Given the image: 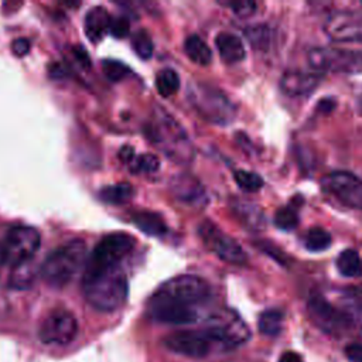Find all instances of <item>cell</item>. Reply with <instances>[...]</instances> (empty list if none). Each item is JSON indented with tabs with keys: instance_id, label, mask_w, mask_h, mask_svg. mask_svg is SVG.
<instances>
[{
	"instance_id": "6da1fadb",
	"label": "cell",
	"mask_w": 362,
	"mask_h": 362,
	"mask_svg": "<svg viewBox=\"0 0 362 362\" xmlns=\"http://www.w3.org/2000/svg\"><path fill=\"white\" fill-rule=\"evenodd\" d=\"M208 283L194 274H181L163 283L147 303V315L160 324L185 325L199 318L198 307L209 298Z\"/></svg>"
},
{
	"instance_id": "7a4b0ae2",
	"label": "cell",
	"mask_w": 362,
	"mask_h": 362,
	"mask_svg": "<svg viewBox=\"0 0 362 362\" xmlns=\"http://www.w3.org/2000/svg\"><path fill=\"white\" fill-rule=\"evenodd\" d=\"M82 293L95 310L103 313L115 311L127 298V277L122 267L83 272Z\"/></svg>"
},
{
	"instance_id": "3957f363",
	"label": "cell",
	"mask_w": 362,
	"mask_h": 362,
	"mask_svg": "<svg viewBox=\"0 0 362 362\" xmlns=\"http://www.w3.org/2000/svg\"><path fill=\"white\" fill-rule=\"evenodd\" d=\"M86 252V243L82 239L64 243L45 257L40 267L41 277L52 287L68 284L79 269L85 266Z\"/></svg>"
},
{
	"instance_id": "277c9868",
	"label": "cell",
	"mask_w": 362,
	"mask_h": 362,
	"mask_svg": "<svg viewBox=\"0 0 362 362\" xmlns=\"http://www.w3.org/2000/svg\"><path fill=\"white\" fill-rule=\"evenodd\" d=\"M188 99L195 110L208 122L229 124L236 116V107L229 98L211 85L194 82L188 88Z\"/></svg>"
},
{
	"instance_id": "5b68a950",
	"label": "cell",
	"mask_w": 362,
	"mask_h": 362,
	"mask_svg": "<svg viewBox=\"0 0 362 362\" xmlns=\"http://www.w3.org/2000/svg\"><path fill=\"white\" fill-rule=\"evenodd\" d=\"M41 243L40 233L33 226L18 225L7 230L0 245V263L16 267L33 260Z\"/></svg>"
},
{
	"instance_id": "8992f818",
	"label": "cell",
	"mask_w": 362,
	"mask_h": 362,
	"mask_svg": "<svg viewBox=\"0 0 362 362\" xmlns=\"http://www.w3.org/2000/svg\"><path fill=\"white\" fill-rule=\"evenodd\" d=\"M136 242L124 232H115L103 236L93 247L85 263V272H98L120 267L123 259L130 255Z\"/></svg>"
},
{
	"instance_id": "52a82bcc",
	"label": "cell",
	"mask_w": 362,
	"mask_h": 362,
	"mask_svg": "<svg viewBox=\"0 0 362 362\" xmlns=\"http://www.w3.org/2000/svg\"><path fill=\"white\" fill-rule=\"evenodd\" d=\"M308 62L321 72L362 74V49L318 47L308 52Z\"/></svg>"
},
{
	"instance_id": "ba28073f",
	"label": "cell",
	"mask_w": 362,
	"mask_h": 362,
	"mask_svg": "<svg viewBox=\"0 0 362 362\" xmlns=\"http://www.w3.org/2000/svg\"><path fill=\"white\" fill-rule=\"evenodd\" d=\"M151 140L173 160L184 163L191 157V144L187 134L165 112L160 115L157 124L151 126Z\"/></svg>"
},
{
	"instance_id": "9c48e42d",
	"label": "cell",
	"mask_w": 362,
	"mask_h": 362,
	"mask_svg": "<svg viewBox=\"0 0 362 362\" xmlns=\"http://www.w3.org/2000/svg\"><path fill=\"white\" fill-rule=\"evenodd\" d=\"M204 331L214 345L223 348L238 346L250 335L246 324L239 318L238 314L229 310L221 311L211 317Z\"/></svg>"
},
{
	"instance_id": "30bf717a",
	"label": "cell",
	"mask_w": 362,
	"mask_h": 362,
	"mask_svg": "<svg viewBox=\"0 0 362 362\" xmlns=\"http://www.w3.org/2000/svg\"><path fill=\"white\" fill-rule=\"evenodd\" d=\"M198 233L205 243V246L214 252L219 259L232 264H243L246 263V253L242 246L229 235L222 232L212 222H202L198 226Z\"/></svg>"
},
{
	"instance_id": "8fae6325",
	"label": "cell",
	"mask_w": 362,
	"mask_h": 362,
	"mask_svg": "<svg viewBox=\"0 0 362 362\" xmlns=\"http://www.w3.org/2000/svg\"><path fill=\"white\" fill-rule=\"evenodd\" d=\"M78 335V321L75 315L66 310H55L49 313L41 322L38 337L44 344L68 345Z\"/></svg>"
},
{
	"instance_id": "7c38bea8",
	"label": "cell",
	"mask_w": 362,
	"mask_h": 362,
	"mask_svg": "<svg viewBox=\"0 0 362 362\" xmlns=\"http://www.w3.org/2000/svg\"><path fill=\"white\" fill-rule=\"evenodd\" d=\"M322 188L341 204L362 211V180L348 171H334L321 178Z\"/></svg>"
},
{
	"instance_id": "4fadbf2b",
	"label": "cell",
	"mask_w": 362,
	"mask_h": 362,
	"mask_svg": "<svg viewBox=\"0 0 362 362\" xmlns=\"http://www.w3.org/2000/svg\"><path fill=\"white\" fill-rule=\"evenodd\" d=\"M324 31L337 42H362V13L334 11L325 20Z\"/></svg>"
},
{
	"instance_id": "5bb4252c",
	"label": "cell",
	"mask_w": 362,
	"mask_h": 362,
	"mask_svg": "<svg viewBox=\"0 0 362 362\" xmlns=\"http://www.w3.org/2000/svg\"><path fill=\"white\" fill-rule=\"evenodd\" d=\"M164 346L174 354L188 358L206 356L214 344L204 329L201 331H178L164 338Z\"/></svg>"
},
{
	"instance_id": "9a60e30c",
	"label": "cell",
	"mask_w": 362,
	"mask_h": 362,
	"mask_svg": "<svg viewBox=\"0 0 362 362\" xmlns=\"http://www.w3.org/2000/svg\"><path fill=\"white\" fill-rule=\"evenodd\" d=\"M308 311L315 324H318L327 332H341L348 328L351 322L345 314L334 308L325 298L320 296L310 298Z\"/></svg>"
},
{
	"instance_id": "2e32d148",
	"label": "cell",
	"mask_w": 362,
	"mask_h": 362,
	"mask_svg": "<svg viewBox=\"0 0 362 362\" xmlns=\"http://www.w3.org/2000/svg\"><path fill=\"white\" fill-rule=\"evenodd\" d=\"M322 75L304 71H287L280 79L281 92L287 96H304L311 93L321 82Z\"/></svg>"
},
{
	"instance_id": "e0dca14e",
	"label": "cell",
	"mask_w": 362,
	"mask_h": 362,
	"mask_svg": "<svg viewBox=\"0 0 362 362\" xmlns=\"http://www.w3.org/2000/svg\"><path fill=\"white\" fill-rule=\"evenodd\" d=\"M171 194L181 202L198 205L205 201V189L201 182L189 174H178L171 178Z\"/></svg>"
},
{
	"instance_id": "ac0fdd59",
	"label": "cell",
	"mask_w": 362,
	"mask_h": 362,
	"mask_svg": "<svg viewBox=\"0 0 362 362\" xmlns=\"http://www.w3.org/2000/svg\"><path fill=\"white\" fill-rule=\"evenodd\" d=\"M112 17L103 7H93L85 17V33L92 42L100 41L107 33Z\"/></svg>"
},
{
	"instance_id": "d6986e66",
	"label": "cell",
	"mask_w": 362,
	"mask_h": 362,
	"mask_svg": "<svg viewBox=\"0 0 362 362\" xmlns=\"http://www.w3.org/2000/svg\"><path fill=\"white\" fill-rule=\"evenodd\" d=\"M215 44H216V48H218V52H219L221 58L226 64L240 62L246 55L242 40L235 34L221 33V34L216 35Z\"/></svg>"
},
{
	"instance_id": "ffe728a7",
	"label": "cell",
	"mask_w": 362,
	"mask_h": 362,
	"mask_svg": "<svg viewBox=\"0 0 362 362\" xmlns=\"http://www.w3.org/2000/svg\"><path fill=\"white\" fill-rule=\"evenodd\" d=\"M232 211L235 216L249 229L260 230L264 226V216L260 208H257L253 202H247L243 199H235L232 202Z\"/></svg>"
},
{
	"instance_id": "44dd1931",
	"label": "cell",
	"mask_w": 362,
	"mask_h": 362,
	"mask_svg": "<svg viewBox=\"0 0 362 362\" xmlns=\"http://www.w3.org/2000/svg\"><path fill=\"white\" fill-rule=\"evenodd\" d=\"M132 221L140 230L147 235L164 236L167 233V225L158 214L150 211H137L133 214Z\"/></svg>"
},
{
	"instance_id": "7402d4cb",
	"label": "cell",
	"mask_w": 362,
	"mask_h": 362,
	"mask_svg": "<svg viewBox=\"0 0 362 362\" xmlns=\"http://www.w3.org/2000/svg\"><path fill=\"white\" fill-rule=\"evenodd\" d=\"M185 54L198 65H208L212 61V52L206 42L198 35H189L184 42Z\"/></svg>"
},
{
	"instance_id": "603a6c76",
	"label": "cell",
	"mask_w": 362,
	"mask_h": 362,
	"mask_svg": "<svg viewBox=\"0 0 362 362\" xmlns=\"http://www.w3.org/2000/svg\"><path fill=\"white\" fill-rule=\"evenodd\" d=\"M337 269L345 277L362 276V257L354 249H345L337 259Z\"/></svg>"
},
{
	"instance_id": "cb8c5ba5",
	"label": "cell",
	"mask_w": 362,
	"mask_h": 362,
	"mask_svg": "<svg viewBox=\"0 0 362 362\" xmlns=\"http://www.w3.org/2000/svg\"><path fill=\"white\" fill-rule=\"evenodd\" d=\"M245 37L253 49L267 51L272 45V30L266 24H255L245 28Z\"/></svg>"
},
{
	"instance_id": "d4e9b609",
	"label": "cell",
	"mask_w": 362,
	"mask_h": 362,
	"mask_svg": "<svg viewBox=\"0 0 362 362\" xmlns=\"http://www.w3.org/2000/svg\"><path fill=\"white\" fill-rule=\"evenodd\" d=\"M132 195H133V187L127 182L107 185L99 191V198L103 202H107L112 205H120L126 202Z\"/></svg>"
},
{
	"instance_id": "484cf974",
	"label": "cell",
	"mask_w": 362,
	"mask_h": 362,
	"mask_svg": "<svg viewBox=\"0 0 362 362\" xmlns=\"http://www.w3.org/2000/svg\"><path fill=\"white\" fill-rule=\"evenodd\" d=\"M35 267L33 266V260L18 264L16 267H13V272L10 274V280H8V286L11 288H17V290H24L28 288L34 279H35Z\"/></svg>"
},
{
	"instance_id": "4316f807",
	"label": "cell",
	"mask_w": 362,
	"mask_h": 362,
	"mask_svg": "<svg viewBox=\"0 0 362 362\" xmlns=\"http://www.w3.org/2000/svg\"><path fill=\"white\" fill-rule=\"evenodd\" d=\"M259 331L264 335L274 337L281 331L283 327V313L276 308L266 310L259 317Z\"/></svg>"
},
{
	"instance_id": "83f0119b",
	"label": "cell",
	"mask_w": 362,
	"mask_h": 362,
	"mask_svg": "<svg viewBox=\"0 0 362 362\" xmlns=\"http://www.w3.org/2000/svg\"><path fill=\"white\" fill-rule=\"evenodd\" d=\"M156 88L164 98L174 95L180 88V76L171 68H164L156 75Z\"/></svg>"
},
{
	"instance_id": "f1b7e54d",
	"label": "cell",
	"mask_w": 362,
	"mask_h": 362,
	"mask_svg": "<svg viewBox=\"0 0 362 362\" xmlns=\"http://www.w3.org/2000/svg\"><path fill=\"white\" fill-rule=\"evenodd\" d=\"M304 245L310 252L325 250L331 245V235L320 226L311 228L304 236Z\"/></svg>"
},
{
	"instance_id": "f546056e",
	"label": "cell",
	"mask_w": 362,
	"mask_h": 362,
	"mask_svg": "<svg viewBox=\"0 0 362 362\" xmlns=\"http://www.w3.org/2000/svg\"><path fill=\"white\" fill-rule=\"evenodd\" d=\"M297 208H298V205L288 204L287 206L277 209V212L274 215L276 226L283 230H293L294 228H297L298 221H300Z\"/></svg>"
},
{
	"instance_id": "4dcf8cb0",
	"label": "cell",
	"mask_w": 362,
	"mask_h": 362,
	"mask_svg": "<svg viewBox=\"0 0 362 362\" xmlns=\"http://www.w3.org/2000/svg\"><path fill=\"white\" fill-rule=\"evenodd\" d=\"M233 177H235V181H236L238 187L243 191L255 192V191H259L263 187V180L256 173L245 171V170H236L233 173Z\"/></svg>"
},
{
	"instance_id": "1f68e13d",
	"label": "cell",
	"mask_w": 362,
	"mask_h": 362,
	"mask_svg": "<svg viewBox=\"0 0 362 362\" xmlns=\"http://www.w3.org/2000/svg\"><path fill=\"white\" fill-rule=\"evenodd\" d=\"M132 47L134 52L143 59H148L153 54V41L146 30H137L132 35Z\"/></svg>"
},
{
	"instance_id": "d6a6232c",
	"label": "cell",
	"mask_w": 362,
	"mask_h": 362,
	"mask_svg": "<svg viewBox=\"0 0 362 362\" xmlns=\"http://www.w3.org/2000/svg\"><path fill=\"white\" fill-rule=\"evenodd\" d=\"M129 165L133 168V171H137V173H153L158 170L160 161L156 156L144 153L139 157H134V160Z\"/></svg>"
},
{
	"instance_id": "836d02e7",
	"label": "cell",
	"mask_w": 362,
	"mask_h": 362,
	"mask_svg": "<svg viewBox=\"0 0 362 362\" xmlns=\"http://www.w3.org/2000/svg\"><path fill=\"white\" fill-rule=\"evenodd\" d=\"M102 69L105 76L113 82L123 79L129 74V68L124 64L115 59H105L102 62Z\"/></svg>"
},
{
	"instance_id": "e575fe53",
	"label": "cell",
	"mask_w": 362,
	"mask_h": 362,
	"mask_svg": "<svg viewBox=\"0 0 362 362\" xmlns=\"http://www.w3.org/2000/svg\"><path fill=\"white\" fill-rule=\"evenodd\" d=\"M236 16L245 18L252 16L256 11L257 4L255 1H232V3H225Z\"/></svg>"
},
{
	"instance_id": "d590c367",
	"label": "cell",
	"mask_w": 362,
	"mask_h": 362,
	"mask_svg": "<svg viewBox=\"0 0 362 362\" xmlns=\"http://www.w3.org/2000/svg\"><path fill=\"white\" fill-rule=\"evenodd\" d=\"M130 31V24H129V20L124 18V17H115L112 18V23H110V27H109V33L116 37V38H124L127 37Z\"/></svg>"
},
{
	"instance_id": "8d00e7d4",
	"label": "cell",
	"mask_w": 362,
	"mask_h": 362,
	"mask_svg": "<svg viewBox=\"0 0 362 362\" xmlns=\"http://www.w3.org/2000/svg\"><path fill=\"white\" fill-rule=\"evenodd\" d=\"M11 51L17 57H24L30 51V41L27 38H17L11 42Z\"/></svg>"
},
{
	"instance_id": "74e56055",
	"label": "cell",
	"mask_w": 362,
	"mask_h": 362,
	"mask_svg": "<svg viewBox=\"0 0 362 362\" xmlns=\"http://www.w3.org/2000/svg\"><path fill=\"white\" fill-rule=\"evenodd\" d=\"M345 354L351 362H362V344H351L345 348Z\"/></svg>"
},
{
	"instance_id": "f35d334b",
	"label": "cell",
	"mask_w": 362,
	"mask_h": 362,
	"mask_svg": "<svg viewBox=\"0 0 362 362\" xmlns=\"http://www.w3.org/2000/svg\"><path fill=\"white\" fill-rule=\"evenodd\" d=\"M119 157H120V160H122L123 163L130 164V163L134 160V157H136L133 147H129V146L122 147L120 151H119Z\"/></svg>"
},
{
	"instance_id": "ab89813d",
	"label": "cell",
	"mask_w": 362,
	"mask_h": 362,
	"mask_svg": "<svg viewBox=\"0 0 362 362\" xmlns=\"http://www.w3.org/2000/svg\"><path fill=\"white\" fill-rule=\"evenodd\" d=\"M279 362H303V359H301V356L297 352L286 351V352L281 354Z\"/></svg>"
},
{
	"instance_id": "60d3db41",
	"label": "cell",
	"mask_w": 362,
	"mask_h": 362,
	"mask_svg": "<svg viewBox=\"0 0 362 362\" xmlns=\"http://www.w3.org/2000/svg\"><path fill=\"white\" fill-rule=\"evenodd\" d=\"M354 297H355L359 303H362V287H358V288L354 290Z\"/></svg>"
},
{
	"instance_id": "b9f144b4",
	"label": "cell",
	"mask_w": 362,
	"mask_h": 362,
	"mask_svg": "<svg viewBox=\"0 0 362 362\" xmlns=\"http://www.w3.org/2000/svg\"><path fill=\"white\" fill-rule=\"evenodd\" d=\"M358 107H359V112L362 113V95L359 96V100H358Z\"/></svg>"
}]
</instances>
